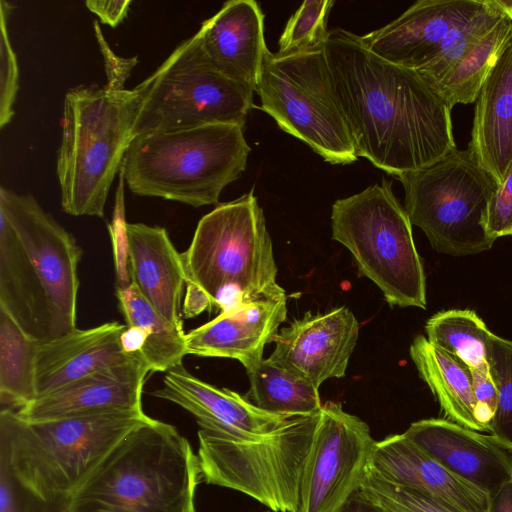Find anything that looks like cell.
<instances>
[{"mask_svg":"<svg viewBox=\"0 0 512 512\" xmlns=\"http://www.w3.org/2000/svg\"><path fill=\"white\" fill-rule=\"evenodd\" d=\"M358 157L396 177L456 149L451 108L416 70L390 63L336 28L324 45Z\"/></svg>","mask_w":512,"mask_h":512,"instance_id":"6da1fadb","label":"cell"},{"mask_svg":"<svg viewBox=\"0 0 512 512\" xmlns=\"http://www.w3.org/2000/svg\"><path fill=\"white\" fill-rule=\"evenodd\" d=\"M75 237L30 194L0 188V307L43 343L76 329Z\"/></svg>","mask_w":512,"mask_h":512,"instance_id":"7a4b0ae2","label":"cell"},{"mask_svg":"<svg viewBox=\"0 0 512 512\" xmlns=\"http://www.w3.org/2000/svg\"><path fill=\"white\" fill-rule=\"evenodd\" d=\"M198 456L178 430L149 418L72 494L71 512H195Z\"/></svg>","mask_w":512,"mask_h":512,"instance_id":"3957f363","label":"cell"},{"mask_svg":"<svg viewBox=\"0 0 512 512\" xmlns=\"http://www.w3.org/2000/svg\"><path fill=\"white\" fill-rule=\"evenodd\" d=\"M149 418L130 410L30 422L1 409L0 464L44 499L71 497L115 445Z\"/></svg>","mask_w":512,"mask_h":512,"instance_id":"277c9868","label":"cell"},{"mask_svg":"<svg viewBox=\"0 0 512 512\" xmlns=\"http://www.w3.org/2000/svg\"><path fill=\"white\" fill-rule=\"evenodd\" d=\"M143 97L142 83L130 90L81 86L66 93L56 173L67 214L104 216Z\"/></svg>","mask_w":512,"mask_h":512,"instance_id":"5b68a950","label":"cell"},{"mask_svg":"<svg viewBox=\"0 0 512 512\" xmlns=\"http://www.w3.org/2000/svg\"><path fill=\"white\" fill-rule=\"evenodd\" d=\"M250 151L241 125L149 133L132 139L120 175L135 195L201 207L218 203L245 171Z\"/></svg>","mask_w":512,"mask_h":512,"instance_id":"8992f818","label":"cell"},{"mask_svg":"<svg viewBox=\"0 0 512 512\" xmlns=\"http://www.w3.org/2000/svg\"><path fill=\"white\" fill-rule=\"evenodd\" d=\"M181 257L186 283L207 296L212 312L285 294L276 281L272 241L253 190L204 215Z\"/></svg>","mask_w":512,"mask_h":512,"instance_id":"52a82bcc","label":"cell"},{"mask_svg":"<svg viewBox=\"0 0 512 512\" xmlns=\"http://www.w3.org/2000/svg\"><path fill=\"white\" fill-rule=\"evenodd\" d=\"M332 239L352 254L359 271L390 306L426 308V279L412 223L385 178L338 199L331 211Z\"/></svg>","mask_w":512,"mask_h":512,"instance_id":"ba28073f","label":"cell"},{"mask_svg":"<svg viewBox=\"0 0 512 512\" xmlns=\"http://www.w3.org/2000/svg\"><path fill=\"white\" fill-rule=\"evenodd\" d=\"M318 413L291 418L275 432L235 440L198 431L207 484L240 491L274 512H302L303 481Z\"/></svg>","mask_w":512,"mask_h":512,"instance_id":"9c48e42d","label":"cell"},{"mask_svg":"<svg viewBox=\"0 0 512 512\" xmlns=\"http://www.w3.org/2000/svg\"><path fill=\"white\" fill-rule=\"evenodd\" d=\"M404 208L432 247L452 256L489 250L495 240L486 231L489 201L499 186L471 151L454 149L419 170L396 176Z\"/></svg>","mask_w":512,"mask_h":512,"instance_id":"30bf717a","label":"cell"},{"mask_svg":"<svg viewBox=\"0 0 512 512\" xmlns=\"http://www.w3.org/2000/svg\"><path fill=\"white\" fill-rule=\"evenodd\" d=\"M256 92L261 109L279 128L325 161L346 165L358 160L324 46L288 55L267 50Z\"/></svg>","mask_w":512,"mask_h":512,"instance_id":"8fae6325","label":"cell"},{"mask_svg":"<svg viewBox=\"0 0 512 512\" xmlns=\"http://www.w3.org/2000/svg\"><path fill=\"white\" fill-rule=\"evenodd\" d=\"M141 83L144 97L133 138L208 124L245 126L254 106L255 90L220 73L208 60L196 33Z\"/></svg>","mask_w":512,"mask_h":512,"instance_id":"7c38bea8","label":"cell"},{"mask_svg":"<svg viewBox=\"0 0 512 512\" xmlns=\"http://www.w3.org/2000/svg\"><path fill=\"white\" fill-rule=\"evenodd\" d=\"M375 443L359 417L339 403L322 404L304 474L302 512H339L359 491Z\"/></svg>","mask_w":512,"mask_h":512,"instance_id":"4fadbf2b","label":"cell"},{"mask_svg":"<svg viewBox=\"0 0 512 512\" xmlns=\"http://www.w3.org/2000/svg\"><path fill=\"white\" fill-rule=\"evenodd\" d=\"M358 336V321L346 307L306 312L278 331L269 358L319 388L330 378L345 376Z\"/></svg>","mask_w":512,"mask_h":512,"instance_id":"5bb4252c","label":"cell"},{"mask_svg":"<svg viewBox=\"0 0 512 512\" xmlns=\"http://www.w3.org/2000/svg\"><path fill=\"white\" fill-rule=\"evenodd\" d=\"M150 394L187 410L201 430L235 440L267 436L293 418L265 412L238 393L197 378L183 364L165 372L163 386Z\"/></svg>","mask_w":512,"mask_h":512,"instance_id":"9a60e30c","label":"cell"},{"mask_svg":"<svg viewBox=\"0 0 512 512\" xmlns=\"http://www.w3.org/2000/svg\"><path fill=\"white\" fill-rule=\"evenodd\" d=\"M404 434L432 458L489 496L512 477V447L446 419L413 422Z\"/></svg>","mask_w":512,"mask_h":512,"instance_id":"2e32d148","label":"cell"},{"mask_svg":"<svg viewBox=\"0 0 512 512\" xmlns=\"http://www.w3.org/2000/svg\"><path fill=\"white\" fill-rule=\"evenodd\" d=\"M485 0H420L385 26L360 36L376 56L420 69L447 34L478 13Z\"/></svg>","mask_w":512,"mask_h":512,"instance_id":"e0dca14e","label":"cell"},{"mask_svg":"<svg viewBox=\"0 0 512 512\" xmlns=\"http://www.w3.org/2000/svg\"><path fill=\"white\" fill-rule=\"evenodd\" d=\"M149 367L140 356L68 383L15 411L30 422L142 409Z\"/></svg>","mask_w":512,"mask_h":512,"instance_id":"ac0fdd59","label":"cell"},{"mask_svg":"<svg viewBox=\"0 0 512 512\" xmlns=\"http://www.w3.org/2000/svg\"><path fill=\"white\" fill-rule=\"evenodd\" d=\"M370 467L456 512H488L489 494L448 470L404 433L376 441Z\"/></svg>","mask_w":512,"mask_h":512,"instance_id":"d6986e66","label":"cell"},{"mask_svg":"<svg viewBox=\"0 0 512 512\" xmlns=\"http://www.w3.org/2000/svg\"><path fill=\"white\" fill-rule=\"evenodd\" d=\"M286 316V294L243 304L186 333V355L235 359L248 369L263 359Z\"/></svg>","mask_w":512,"mask_h":512,"instance_id":"ffe728a7","label":"cell"},{"mask_svg":"<svg viewBox=\"0 0 512 512\" xmlns=\"http://www.w3.org/2000/svg\"><path fill=\"white\" fill-rule=\"evenodd\" d=\"M196 34L208 60L220 73L256 92L268 50L264 14L256 1L225 2Z\"/></svg>","mask_w":512,"mask_h":512,"instance_id":"44dd1931","label":"cell"},{"mask_svg":"<svg viewBox=\"0 0 512 512\" xmlns=\"http://www.w3.org/2000/svg\"><path fill=\"white\" fill-rule=\"evenodd\" d=\"M122 228L130 283L166 320L182 327L186 277L181 253L163 227L123 223Z\"/></svg>","mask_w":512,"mask_h":512,"instance_id":"7402d4cb","label":"cell"},{"mask_svg":"<svg viewBox=\"0 0 512 512\" xmlns=\"http://www.w3.org/2000/svg\"><path fill=\"white\" fill-rule=\"evenodd\" d=\"M125 328L118 322H107L88 329L76 328L55 340L39 343L35 359L36 398L140 356L123 352L120 336Z\"/></svg>","mask_w":512,"mask_h":512,"instance_id":"603a6c76","label":"cell"},{"mask_svg":"<svg viewBox=\"0 0 512 512\" xmlns=\"http://www.w3.org/2000/svg\"><path fill=\"white\" fill-rule=\"evenodd\" d=\"M467 148L498 185L504 182L512 166V38L475 101Z\"/></svg>","mask_w":512,"mask_h":512,"instance_id":"cb8c5ba5","label":"cell"},{"mask_svg":"<svg viewBox=\"0 0 512 512\" xmlns=\"http://www.w3.org/2000/svg\"><path fill=\"white\" fill-rule=\"evenodd\" d=\"M410 356L449 419L469 429L484 431L476 418L473 378L468 365L431 344L423 335L413 340Z\"/></svg>","mask_w":512,"mask_h":512,"instance_id":"d4e9b609","label":"cell"},{"mask_svg":"<svg viewBox=\"0 0 512 512\" xmlns=\"http://www.w3.org/2000/svg\"><path fill=\"white\" fill-rule=\"evenodd\" d=\"M246 371L250 387L245 398L265 412L309 416L322 407L317 387L269 357Z\"/></svg>","mask_w":512,"mask_h":512,"instance_id":"484cf974","label":"cell"},{"mask_svg":"<svg viewBox=\"0 0 512 512\" xmlns=\"http://www.w3.org/2000/svg\"><path fill=\"white\" fill-rule=\"evenodd\" d=\"M119 309L126 325L142 328L148 336L140 356L151 372H167L182 364L186 355L182 327L166 320L133 284L117 287Z\"/></svg>","mask_w":512,"mask_h":512,"instance_id":"4316f807","label":"cell"},{"mask_svg":"<svg viewBox=\"0 0 512 512\" xmlns=\"http://www.w3.org/2000/svg\"><path fill=\"white\" fill-rule=\"evenodd\" d=\"M512 38V15L506 14L437 84L432 86L452 109L475 103L482 85Z\"/></svg>","mask_w":512,"mask_h":512,"instance_id":"83f0119b","label":"cell"},{"mask_svg":"<svg viewBox=\"0 0 512 512\" xmlns=\"http://www.w3.org/2000/svg\"><path fill=\"white\" fill-rule=\"evenodd\" d=\"M38 344L0 307L1 409L17 411L36 399L35 359Z\"/></svg>","mask_w":512,"mask_h":512,"instance_id":"f1b7e54d","label":"cell"},{"mask_svg":"<svg viewBox=\"0 0 512 512\" xmlns=\"http://www.w3.org/2000/svg\"><path fill=\"white\" fill-rule=\"evenodd\" d=\"M427 340L461 359L471 370H490L488 341L493 334L469 309H451L434 314L425 325Z\"/></svg>","mask_w":512,"mask_h":512,"instance_id":"f546056e","label":"cell"},{"mask_svg":"<svg viewBox=\"0 0 512 512\" xmlns=\"http://www.w3.org/2000/svg\"><path fill=\"white\" fill-rule=\"evenodd\" d=\"M503 0H485L481 10L452 29L435 53L417 70L434 86L506 15ZM511 15V14H510Z\"/></svg>","mask_w":512,"mask_h":512,"instance_id":"4dcf8cb0","label":"cell"},{"mask_svg":"<svg viewBox=\"0 0 512 512\" xmlns=\"http://www.w3.org/2000/svg\"><path fill=\"white\" fill-rule=\"evenodd\" d=\"M332 0L304 1L289 18L278 41V54L288 55L324 46Z\"/></svg>","mask_w":512,"mask_h":512,"instance_id":"1f68e13d","label":"cell"},{"mask_svg":"<svg viewBox=\"0 0 512 512\" xmlns=\"http://www.w3.org/2000/svg\"><path fill=\"white\" fill-rule=\"evenodd\" d=\"M358 492L377 512H456L411 488L384 479L370 466Z\"/></svg>","mask_w":512,"mask_h":512,"instance_id":"d6a6232c","label":"cell"},{"mask_svg":"<svg viewBox=\"0 0 512 512\" xmlns=\"http://www.w3.org/2000/svg\"><path fill=\"white\" fill-rule=\"evenodd\" d=\"M488 362L498 389L489 432L512 447V340L493 333L488 341Z\"/></svg>","mask_w":512,"mask_h":512,"instance_id":"836d02e7","label":"cell"},{"mask_svg":"<svg viewBox=\"0 0 512 512\" xmlns=\"http://www.w3.org/2000/svg\"><path fill=\"white\" fill-rule=\"evenodd\" d=\"M71 497L44 499L20 484L0 464V512H71Z\"/></svg>","mask_w":512,"mask_h":512,"instance_id":"e575fe53","label":"cell"},{"mask_svg":"<svg viewBox=\"0 0 512 512\" xmlns=\"http://www.w3.org/2000/svg\"><path fill=\"white\" fill-rule=\"evenodd\" d=\"M13 6L0 1V128L8 124L13 115V105L18 92L19 70L17 58L8 33V17Z\"/></svg>","mask_w":512,"mask_h":512,"instance_id":"d590c367","label":"cell"},{"mask_svg":"<svg viewBox=\"0 0 512 512\" xmlns=\"http://www.w3.org/2000/svg\"><path fill=\"white\" fill-rule=\"evenodd\" d=\"M485 228L494 240L512 235V166L489 201Z\"/></svg>","mask_w":512,"mask_h":512,"instance_id":"8d00e7d4","label":"cell"},{"mask_svg":"<svg viewBox=\"0 0 512 512\" xmlns=\"http://www.w3.org/2000/svg\"><path fill=\"white\" fill-rule=\"evenodd\" d=\"M93 28L100 52L104 60L107 77L106 87L111 90H123L124 83L132 69L137 64V57L122 58L117 56L106 42L98 21L93 22Z\"/></svg>","mask_w":512,"mask_h":512,"instance_id":"74e56055","label":"cell"},{"mask_svg":"<svg viewBox=\"0 0 512 512\" xmlns=\"http://www.w3.org/2000/svg\"><path fill=\"white\" fill-rule=\"evenodd\" d=\"M476 398V418L484 431H490L498 402V389L490 370H471Z\"/></svg>","mask_w":512,"mask_h":512,"instance_id":"f35d334b","label":"cell"},{"mask_svg":"<svg viewBox=\"0 0 512 512\" xmlns=\"http://www.w3.org/2000/svg\"><path fill=\"white\" fill-rule=\"evenodd\" d=\"M131 0H88L86 7L96 14L102 23L111 27L120 24L129 12Z\"/></svg>","mask_w":512,"mask_h":512,"instance_id":"ab89813d","label":"cell"},{"mask_svg":"<svg viewBox=\"0 0 512 512\" xmlns=\"http://www.w3.org/2000/svg\"><path fill=\"white\" fill-rule=\"evenodd\" d=\"M204 311L212 312L207 296L195 285L186 283V293L182 306V315L186 319L194 318Z\"/></svg>","mask_w":512,"mask_h":512,"instance_id":"60d3db41","label":"cell"},{"mask_svg":"<svg viewBox=\"0 0 512 512\" xmlns=\"http://www.w3.org/2000/svg\"><path fill=\"white\" fill-rule=\"evenodd\" d=\"M147 333L138 326L126 325L121 333L120 344L127 355H140L147 342Z\"/></svg>","mask_w":512,"mask_h":512,"instance_id":"b9f144b4","label":"cell"},{"mask_svg":"<svg viewBox=\"0 0 512 512\" xmlns=\"http://www.w3.org/2000/svg\"><path fill=\"white\" fill-rule=\"evenodd\" d=\"M488 512H512V477L490 496Z\"/></svg>","mask_w":512,"mask_h":512,"instance_id":"7bdbcfd3","label":"cell"},{"mask_svg":"<svg viewBox=\"0 0 512 512\" xmlns=\"http://www.w3.org/2000/svg\"><path fill=\"white\" fill-rule=\"evenodd\" d=\"M339 512H377L357 492Z\"/></svg>","mask_w":512,"mask_h":512,"instance_id":"ee69618b","label":"cell"}]
</instances>
